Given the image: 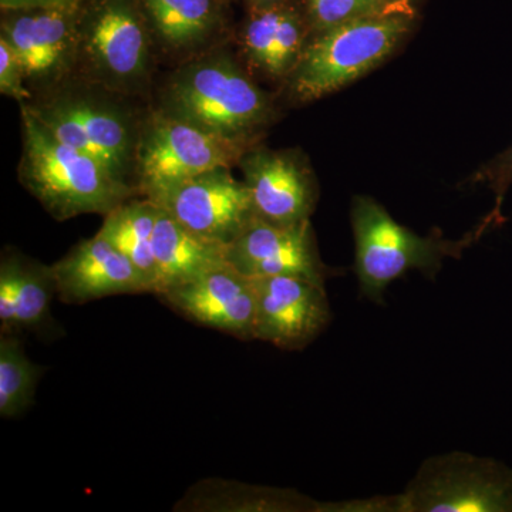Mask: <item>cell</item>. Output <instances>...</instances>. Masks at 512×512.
<instances>
[{
	"label": "cell",
	"instance_id": "cell-11",
	"mask_svg": "<svg viewBox=\"0 0 512 512\" xmlns=\"http://www.w3.org/2000/svg\"><path fill=\"white\" fill-rule=\"evenodd\" d=\"M28 109L62 143L92 157L124 183L133 143L119 113L86 99H60Z\"/></svg>",
	"mask_w": 512,
	"mask_h": 512
},
{
	"label": "cell",
	"instance_id": "cell-4",
	"mask_svg": "<svg viewBox=\"0 0 512 512\" xmlns=\"http://www.w3.org/2000/svg\"><path fill=\"white\" fill-rule=\"evenodd\" d=\"M167 104L170 116L244 144L274 117L268 94L225 56L181 70L170 84Z\"/></svg>",
	"mask_w": 512,
	"mask_h": 512
},
{
	"label": "cell",
	"instance_id": "cell-12",
	"mask_svg": "<svg viewBox=\"0 0 512 512\" xmlns=\"http://www.w3.org/2000/svg\"><path fill=\"white\" fill-rule=\"evenodd\" d=\"M158 296L192 322L235 338L254 339V281L229 264L173 286Z\"/></svg>",
	"mask_w": 512,
	"mask_h": 512
},
{
	"label": "cell",
	"instance_id": "cell-30",
	"mask_svg": "<svg viewBox=\"0 0 512 512\" xmlns=\"http://www.w3.org/2000/svg\"><path fill=\"white\" fill-rule=\"evenodd\" d=\"M227 2H231V0H227Z\"/></svg>",
	"mask_w": 512,
	"mask_h": 512
},
{
	"label": "cell",
	"instance_id": "cell-22",
	"mask_svg": "<svg viewBox=\"0 0 512 512\" xmlns=\"http://www.w3.org/2000/svg\"><path fill=\"white\" fill-rule=\"evenodd\" d=\"M311 36L353 20L373 16L417 13V9L393 5L384 0H302Z\"/></svg>",
	"mask_w": 512,
	"mask_h": 512
},
{
	"label": "cell",
	"instance_id": "cell-10",
	"mask_svg": "<svg viewBox=\"0 0 512 512\" xmlns=\"http://www.w3.org/2000/svg\"><path fill=\"white\" fill-rule=\"evenodd\" d=\"M148 29L141 0H84L80 42L93 66L110 79L144 73Z\"/></svg>",
	"mask_w": 512,
	"mask_h": 512
},
{
	"label": "cell",
	"instance_id": "cell-17",
	"mask_svg": "<svg viewBox=\"0 0 512 512\" xmlns=\"http://www.w3.org/2000/svg\"><path fill=\"white\" fill-rule=\"evenodd\" d=\"M153 247L157 265V295L228 264L227 245L188 231L160 207Z\"/></svg>",
	"mask_w": 512,
	"mask_h": 512
},
{
	"label": "cell",
	"instance_id": "cell-5",
	"mask_svg": "<svg viewBox=\"0 0 512 512\" xmlns=\"http://www.w3.org/2000/svg\"><path fill=\"white\" fill-rule=\"evenodd\" d=\"M402 494L406 512H512V470L451 451L427 458Z\"/></svg>",
	"mask_w": 512,
	"mask_h": 512
},
{
	"label": "cell",
	"instance_id": "cell-29",
	"mask_svg": "<svg viewBox=\"0 0 512 512\" xmlns=\"http://www.w3.org/2000/svg\"><path fill=\"white\" fill-rule=\"evenodd\" d=\"M384 2L393 3V5L406 6V8L417 9L421 0H384Z\"/></svg>",
	"mask_w": 512,
	"mask_h": 512
},
{
	"label": "cell",
	"instance_id": "cell-3",
	"mask_svg": "<svg viewBox=\"0 0 512 512\" xmlns=\"http://www.w3.org/2000/svg\"><path fill=\"white\" fill-rule=\"evenodd\" d=\"M417 13L353 20L309 37L286 79L291 99L319 100L356 82L392 57L412 36Z\"/></svg>",
	"mask_w": 512,
	"mask_h": 512
},
{
	"label": "cell",
	"instance_id": "cell-23",
	"mask_svg": "<svg viewBox=\"0 0 512 512\" xmlns=\"http://www.w3.org/2000/svg\"><path fill=\"white\" fill-rule=\"evenodd\" d=\"M470 183L485 184L493 190L495 207L487 218L493 222L494 227L503 224L505 218L501 214V207H503L505 194L512 185V146L471 175Z\"/></svg>",
	"mask_w": 512,
	"mask_h": 512
},
{
	"label": "cell",
	"instance_id": "cell-6",
	"mask_svg": "<svg viewBox=\"0 0 512 512\" xmlns=\"http://www.w3.org/2000/svg\"><path fill=\"white\" fill-rule=\"evenodd\" d=\"M245 144L165 114L148 124L136 148L137 173L144 194L231 168L241 160Z\"/></svg>",
	"mask_w": 512,
	"mask_h": 512
},
{
	"label": "cell",
	"instance_id": "cell-20",
	"mask_svg": "<svg viewBox=\"0 0 512 512\" xmlns=\"http://www.w3.org/2000/svg\"><path fill=\"white\" fill-rule=\"evenodd\" d=\"M42 369L30 362L16 335L0 336V416L12 419L33 403Z\"/></svg>",
	"mask_w": 512,
	"mask_h": 512
},
{
	"label": "cell",
	"instance_id": "cell-25",
	"mask_svg": "<svg viewBox=\"0 0 512 512\" xmlns=\"http://www.w3.org/2000/svg\"><path fill=\"white\" fill-rule=\"evenodd\" d=\"M16 302H18V286H16L15 262L13 258H3L0 265V328L3 335H16Z\"/></svg>",
	"mask_w": 512,
	"mask_h": 512
},
{
	"label": "cell",
	"instance_id": "cell-26",
	"mask_svg": "<svg viewBox=\"0 0 512 512\" xmlns=\"http://www.w3.org/2000/svg\"><path fill=\"white\" fill-rule=\"evenodd\" d=\"M318 512H406L403 494L373 495L362 500L319 504Z\"/></svg>",
	"mask_w": 512,
	"mask_h": 512
},
{
	"label": "cell",
	"instance_id": "cell-7",
	"mask_svg": "<svg viewBox=\"0 0 512 512\" xmlns=\"http://www.w3.org/2000/svg\"><path fill=\"white\" fill-rule=\"evenodd\" d=\"M146 197L188 231L227 247L256 218L247 184L229 168L207 171Z\"/></svg>",
	"mask_w": 512,
	"mask_h": 512
},
{
	"label": "cell",
	"instance_id": "cell-15",
	"mask_svg": "<svg viewBox=\"0 0 512 512\" xmlns=\"http://www.w3.org/2000/svg\"><path fill=\"white\" fill-rule=\"evenodd\" d=\"M52 271L57 295L66 303H86L124 293H150L136 266L99 232L77 244L52 265Z\"/></svg>",
	"mask_w": 512,
	"mask_h": 512
},
{
	"label": "cell",
	"instance_id": "cell-14",
	"mask_svg": "<svg viewBox=\"0 0 512 512\" xmlns=\"http://www.w3.org/2000/svg\"><path fill=\"white\" fill-rule=\"evenodd\" d=\"M83 6L5 10L2 36L15 50L26 79L55 76L80 43Z\"/></svg>",
	"mask_w": 512,
	"mask_h": 512
},
{
	"label": "cell",
	"instance_id": "cell-28",
	"mask_svg": "<svg viewBox=\"0 0 512 512\" xmlns=\"http://www.w3.org/2000/svg\"><path fill=\"white\" fill-rule=\"evenodd\" d=\"M291 0H244L248 10H259L274 8V6L284 5Z\"/></svg>",
	"mask_w": 512,
	"mask_h": 512
},
{
	"label": "cell",
	"instance_id": "cell-27",
	"mask_svg": "<svg viewBox=\"0 0 512 512\" xmlns=\"http://www.w3.org/2000/svg\"><path fill=\"white\" fill-rule=\"evenodd\" d=\"M84 0H0L5 10H29L40 8H60V6L82 5Z\"/></svg>",
	"mask_w": 512,
	"mask_h": 512
},
{
	"label": "cell",
	"instance_id": "cell-16",
	"mask_svg": "<svg viewBox=\"0 0 512 512\" xmlns=\"http://www.w3.org/2000/svg\"><path fill=\"white\" fill-rule=\"evenodd\" d=\"M311 37L302 0L248 10L241 42L248 62L272 80L291 76Z\"/></svg>",
	"mask_w": 512,
	"mask_h": 512
},
{
	"label": "cell",
	"instance_id": "cell-19",
	"mask_svg": "<svg viewBox=\"0 0 512 512\" xmlns=\"http://www.w3.org/2000/svg\"><path fill=\"white\" fill-rule=\"evenodd\" d=\"M157 212L156 202L147 197L146 200L123 202L106 215V221L99 231L101 237L110 241L136 266L150 293L157 291L153 247Z\"/></svg>",
	"mask_w": 512,
	"mask_h": 512
},
{
	"label": "cell",
	"instance_id": "cell-18",
	"mask_svg": "<svg viewBox=\"0 0 512 512\" xmlns=\"http://www.w3.org/2000/svg\"><path fill=\"white\" fill-rule=\"evenodd\" d=\"M148 28L181 49L200 45L224 26L227 0H141Z\"/></svg>",
	"mask_w": 512,
	"mask_h": 512
},
{
	"label": "cell",
	"instance_id": "cell-2",
	"mask_svg": "<svg viewBox=\"0 0 512 512\" xmlns=\"http://www.w3.org/2000/svg\"><path fill=\"white\" fill-rule=\"evenodd\" d=\"M23 184L56 220L109 214L131 194L92 157L53 136L28 107H22Z\"/></svg>",
	"mask_w": 512,
	"mask_h": 512
},
{
	"label": "cell",
	"instance_id": "cell-13",
	"mask_svg": "<svg viewBox=\"0 0 512 512\" xmlns=\"http://www.w3.org/2000/svg\"><path fill=\"white\" fill-rule=\"evenodd\" d=\"M255 215L275 224L309 221L318 187L311 168L291 151L255 150L242 160Z\"/></svg>",
	"mask_w": 512,
	"mask_h": 512
},
{
	"label": "cell",
	"instance_id": "cell-24",
	"mask_svg": "<svg viewBox=\"0 0 512 512\" xmlns=\"http://www.w3.org/2000/svg\"><path fill=\"white\" fill-rule=\"evenodd\" d=\"M25 80V70L15 50L0 36V92L19 101L29 99L30 93L23 86Z\"/></svg>",
	"mask_w": 512,
	"mask_h": 512
},
{
	"label": "cell",
	"instance_id": "cell-9",
	"mask_svg": "<svg viewBox=\"0 0 512 512\" xmlns=\"http://www.w3.org/2000/svg\"><path fill=\"white\" fill-rule=\"evenodd\" d=\"M227 261L251 279L299 276L326 286L332 274L320 259L311 220L284 225L256 217L228 245Z\"/></svg>",
	"mask_w": 512,
	"mask_h": 512
},
{
	"label": "cell",
	"instance_id": "cell-1",
	"mask_svg": "<svg viewBox=\"0 0 512 512\" xmlns=\"http://www.w3.org/2000/svg\"><path fill=\"white\" fill-rule=\"evenodd\" d=\"M350 222L355 237V272L360 295L375 303H383L389 285L409 271L436 278L444 259L460 258L493 227L485 218L474 231L457 241L440 234L421 237L393 220L382 204L366 195L353 198Z\"/></svg>",
	"mask_w": 512,
	"mask_h": 512
},
{
	"label": "cell",
	"instance_id": "cell-8",
	"mask_svg": "<svg viewBox=\"0 0 512 512\" xmlns=\"http://www.w3.org/2000/svg\"><path fill=\"white\" fill-rule=\"evenodd\" d=\"M255 286L254 339L286 350L303 349L328 326L326 286L299 276L252 279Z\"/></svg>",
	"mask_w": 512,
	"mask_h": 512
},
{
	"label": "cell",
	"instance_id": "cell-21",
	"mask_svg": "<svg viewBox=\"0 0 512 512\" xmlns=\"http://www.w3.org/2000/svg\"><path fill=\"white\" fill-rule=\"evenodd\" d=\"M15 262L18 302H16V326L22 329H40L49 318V306L57 293L52 266L23 264Z\"/></svg>",
	"mask_w": 512,
	"mask_h": 512
}]
</instances>
